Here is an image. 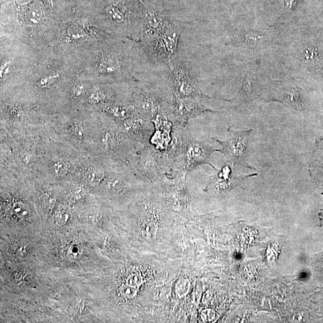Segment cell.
I'll return each instance as SVG.
<instances>
[{"mask_svg": "<svg viewBox=\"0 0 323 323\" xmlns=\"http://www.w3.org/2000/svg\"><path fill=\"white\" fill-rule=\"evenodd\" d=\"M139 43L109 35L85 44L68 55L67 59L83 79L105 84L139 82L135 78Z\"/></svg>", "mask_w": 323, "mask_h": 323, "instance_id": "6da1fadb", "label": "cell"}, {"mask_svg": "<svg viewBox=\"0 0 323 323\" xmlns=\"http://www.w3.org/2000/svg\"><path fill=\"white\" fill-rule=\"evenodd\" d=\"M176 20L166 11L151 6L143 1L142 30L139 43L147 42L157 37Z\"/></svg>", "mask_w": 323, "mask_h": 323, "instance_id": "ba28073f", "label": "cell"}, {"mask_svg": "<svg viewBox=\"0 0 323 323\" xmlns=\"http://www.w3.org/2000/svg\"><path fill=\"white\" fill-rule=\"evenodd\" d=\"M121 121L124 132L132 140L143 146L150 144L155 131L152 120L139 114Z\"/></svg>", "mask_w": 323, "mask_h": 323, "instance_id": "7c38bea8", "label": "cell"}, {"mask_svg": "<svg viewBox=\"0 0 323 323\" xmlns=\"http://www.w3.org/2000/svg\"><path fill=\"white\" fill-rule=\"evenodd\" d=\"M302 0H284V9L281 13L280 18H278L277 24L283 23L286 21L287 18L296 9Z\"/></svg>", "mask_w": 323, "mask_h": 323, "instance_id": "2e32d148", "label": "cell"}, {"mask_svg": "<svg viewBox=\"0 0 323 323\" xmlns=\"http://www.w3.org/2000/svg\"><path fill=\"white\" fill-rule=\"evenodd\" d=\"M228 138L225 141H221L212 137V139L219 144L222 148L217 152L222 153L233 166L238 165L251 170H256L255 168L248 164L249 157V140L253 129H245L244 130L236 131L228 128Z\"/></svg>", "mask_w": 323, "mask_h": 323, "instance_id": "5b68a950", "label": "cell"}, {"mask_svg": "<svg viewBox=\"0 0 323 323\" xmlns=\"http://www.w3.org/2000/svg\"><path fill=\"white\" fill-rule=\"evenodd\" d=\"M87 177L91 183L98 184L99 182L103 180L104 174L103 171L98 170H90L88 173Z\"/></svg>", "mask_w": 323, "mask_h": 323, "instance_id": "ac0fdd59", "label": "cell"}, {"mask_svg": "<svg viewBox=\"0 0 323 323\" xmlns=\"http://www.w3.org/2000/svg\"><path fill=\"white\" fill-rule=\"evenodd\" d=\"M217 151V149L214 148L206 142L196 139L186 128L184 133L181 159L182 171L188 175L190 172L201 165H208L217 171L210 162L212 154Z\"/></svg>", "mask_w": 323, "mask_h": 323, "instance_id": "52a82bcc", "label": "cell"}, {"mask_svg": "<svg viewBox=\"0 0 323 323\" xmlns=\"http://www.w3.org/2000/svg\"><path fill=\"white\" fill-rule=\"evenodd\" d=\"M261 96L264 100L278 102L295 113L304 112L307 107L303 91L291 81L272 82L262 90Z\"/></svg>", "mask_w": 323, "mask_h": 323, "instance_id": "8992f818", "label": "cell"}, {"mask_svg": "<svg viewBox=\"0 0 323 323\" xmlns=\"http://www.w3.org/2000/svg\"><path fill=\"white\" fill-rule=\"evenodd\" d=\"M301 59L306 65L311 68L316 67L320 62V55L317 50L313 48H308L303 51Z\"/></svg>", "mask_w": 323, "mask_h": 323, "instance_id": "9a60e30c", "label": "cell"}, {"mask_svg": "<svg viewBox=\"0 0 323 323\" xmlns=\"http://www.w3.org/2000/svg\"><path fill=\"white\" fill-rule=\"evenodd\" d=\"M135 176L148 185L166 179H173L179 175L166 154L157 150L151 144L137 151L133 159Z\"/></svg>", "mask_w": 323, "mask_h": 323, "instance_id": "7a4b0ae2", "label": "cell"}, {"mask_svg": "<svg viewBox=\"0 0 323 323\" xmlns=\"http://www.w3.org/2000/svg\"><path fill=\"white\" fill-rule=\"evenodd\" d=\"M232 165H225L211 176L204 191L214 195H222L231 191L237 187H241L247 179L258 176V173L237 176L235 175Z\"/></svg>", "mask_w": 323, "mask_h": 323, "instance_id": "8fae6325", "label": "cell"}, {"mask_svg": "<svg viewBox=\"0 0 323 323\" xmlns=\"http://www.w3.org/2000/svg\"><path fill=\"white\" fill-rule=\"evenodd\" d=\"M267 40L266 33L253 29L235 30L229 38V43L234 46L255 49L263 46Z\"/></svg>", "mask_w": 323, "mask_h": 323, "instance_id": "4fadbf2b", "label": "cell"}, {"mask_svg": "<svg viewBox=\"0 0 323 323\" xmlns=\"http://www.w3.org/2000/svg\"><path fill=\"white\" fill-rule=\"evenodd\" d=\"M212 98L206 94L175 98L174 112L171 116L174 123L187 126L191 118L206 112L218 113L207 106Z\"/></svg>", "mask_w": 323, "mask_h": 323, "instance_id": "9c48e42d", "label": "cell"}, {"mask_svg": "<svg viewBox=\"0 0 323 323\" xmlns=\"http://www.w3.org/2000/svg\"><path fill=\"white\" fill-rule=\"evenodd\" d=\"M16 3L20 5H26L31 4L34 0H15Z\"/></svg>", "mask_w": 323, "mask_h": 323, "instance_id": "44dd1931", "label": "cell"}, {"mask_svg": "<svg viewBox=\"0 0 323 323\" xmlns=\"http://www.w3.org/2000/svg\"><path fill=\"white\" fill-rule=\"evenodd\" d=\"M171 91L175 98L205 94L198 87L188 61L178 60L171 69Z\"/></svg>", "mask_w": 323, "mask_h": 323, "instance_id": "30bf717a", "label": "cell"}, {"mask_svg": "<svg viewBox=\"0 0 323 323\" xmlns=\"http://www.w3.org/2000/svg\"><path fill=\"white\" fill-rule=\"evenodd\" d=\"M53 170L55 175L59 176H65L68 172V165L62 159L55 160L53 163Z\"/></svg>", "mask_w": 323, "mask_h": 323, "instance_id": "e0dca14e", "label": "cell"}, {"mask_svg": "<svg viewBox=\"0 0 323 323\" xmlns=\"http://www.w3.org/2000/svg\"><path fill=\"white\" fill-rule=\"evenodd\" d=\"M256 88V78L255 74L248 73L243 80L238 93L232 100L228 101V103L234 107H244L252 100Z\"/></svg>", "mask_w": 323, "mask_h": 323, "instance_id": "5bb4252c", "label": "cell"}, {"mask_svg": "<svg viewBox=\"0 0 323 323\" xmlns=\"http://www.w3.org/2000/svg\"><path fill=\"white\" fill-rule=\"evenodd\" d=\"M135 292H136V291H135V289L126 288V287L125 286H123V288L121 289V293H122L124 296L127 297L133 296L135 294Z\"/></svg>", "mask_w": 323, "mask_h": 323, "instance_id": "ffe728a7", "label": "cell"}, {"mask_svg": "<svg viewBox=\"0 0 323 323\" xmlns=\"http://www.w3.org/2000/svg\"><path fill=\"white\" fill-rule=\"evenodd\" d=\"M47 1H48V2L50 4L52 5V7L54 6V0H47Z\"/></svg>", "mask_w": 323, "mask_h": 323, "instance_id": "7402d4cb", "label": "cell"}, {"mask_svg": "<svg viewBox=\"0 0 323 323\" xmlns=\"http://www.w3.org/2000/svg\"><path fill=\"white\" fill-rule=\"evenodd\" d=\"M184 24L176 20L161 34L147 42L140 44L149 59L154 62L164 63L170 69L179 60L177 50Z\"/></svg>", "mask_w": 323, "mask_h": 323, "instance_id": "277c9868", "label": "cell"}, {"mask_svg": "<svg viewBox=\"0 0 323 323\" xmlns=\"http://www.w3.org/2000/svg\"><path fill=\"white\" fill-rule=\"evenodd\" d=\"M68 212L61 207H59L55 213V220L58 224L60 225L65 224L68 221Z\"/></svg>", "mask_w": 323, "mask_h": 323, "instance_id": "d6986e66", "label": "cell"}, {"mask_svg": "<svg viewBox=\"0 0 323 323\" xmlns=\"http://www.w3.org/2000/svg\"><path fill=\"white\" fill-rule=\"evenodd\" d=\"M132 102L140 115L153 120L159 114L173 115L175 98L170 87L160 89L139 82L132 93Z\"/></svg>", "mask_w": 323, "mask_h": 323, "instance_id": "3957f363", "label": "cell"}]
</instances>
